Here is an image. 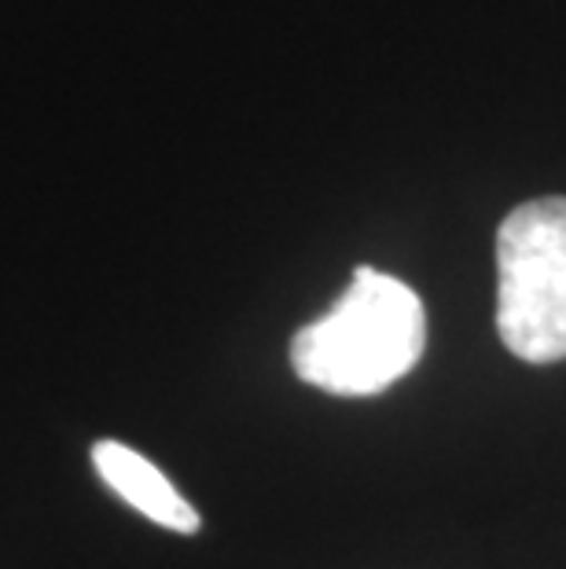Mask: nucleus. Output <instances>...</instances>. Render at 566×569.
Returning <instances> with one entry per match:
<instances>
[{
  "instance_id": "2",
  "label": "nucleus",
  "mask_w": 566,
  "mask_h": 569,
  "mask_svg": "<svg viewBox=\"0 0 566 569\" xmlns=\"http://www.w3.org/2000/svg\"><path fill=\"white\" fill-rule=\"evenodd\" d=\"M497 335L526 365L566 360V199H529L497 232Z\"/></svg>"
},
{
  "instance_id": "3",
  "label": "nucleus",
  "mask_w": 566,
  "mask_h": 569,
  "mask_svg": "<svg viewBox=\"0 0 566 569\" xmlns=\"http://www.w3.org/2000/svg\"><path fill=\"white\" fill-rule=\"evenodd\" d=\"M92 463H96V475L107 481V489L122 496L132 511L151 518L155 526H162L170 532H185V537L199 529L196 507H191L185 496L170 486V478H166L151 459L132 452L129 445L96 441L92 445Z\"/></svg>"
},
{
  "instance_id": "1",
  "label": "nucleus",
  "mask_w": 566,
  "mask_h": 569,
  "mask_svg": "<svg viewBox=\"0 0 566 569\" xmlns=\"http://www.w3.org/2000/svg\"><path fill=\"white\" fill-rule=\"evenodd\" d=\"M424 346L427 312L416 290L360 264L342 298L291 338V368L324 393L371 397L405 379Z\"/></svg>"
}]
</instances>
